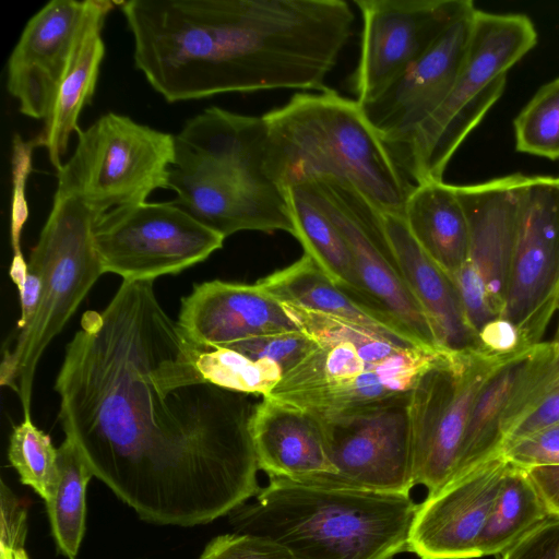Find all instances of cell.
<instances>
[{
	"mask_svg": "<svg viewBox=\"0 0 559 559\" xmlns=\"http://www.w3.org/2000/svg\"><path fill=\"white\" fill-rule=\"evenodd\" d=\"M154 281L84 312L55 381L59 418L94 476L143 521L195 526L260 491L251 394L202 376Z\"/></svg>",
	"mask_w": 559,
	"mask_h": 559,
	"instance_id": "cell-1",
	"label": "cell"
},
{
	"mask_svg": "<svg viewBox=\"0 0 559 559\" xmlns=\"http://www.w3.org/2000/svg\"><path fill=\"white\" fill-rule=\"evenodd\" d=\"M134 64L167 102L325 88L353 31L343 0H129Z\"/></svg>",
	"mask_w": 559,
	"mask_h": 559,
	"instance_id": "cell-2",
	"label": "cell"
},
{
	"mask_svg": "<svg viewBox=\"0 0 559 559\" xmlns=\"http://www.w3.org/2000/svg\"><path fill=\"white\" fill-rule=\"evenodd\" d=\"M174 143L168 189L178 206L225 238L242 230L295 237L286 191L266 168L262 116L212 106L187 120Z\"/></svg>",
	"mask_w": 559,
	"mask_h": 559,
	"instance_id": "cell-3",
	"label": "cell"
},
{
	"mask_svg": "<svg viewBox=\"0 0 559 559\" xmlns=\"http://www.w3.org/2000/svg\"><path fill=\"white\" fill-rule=\"evenodd\" d=\"M269 479L231 512L237 533L267 537L304 559H391L407 549L418 507L409 493Z\"/></svg>",
	"mask_w": 559,
	"mask_h": 559,
	"instance_id": "cell-4",
	"label": "cell"
},
{
	"mask_svg": "<svg viewBox=\"0 0 559 559\" xmlns=\"http://www.w3.org/2000/svg\"><path fill=\"white\" fill-rule=\"evenodd\" d=\"M262 118L267 130L266 168L282 189L333 178L352 185L381 212L404 216L415 185L357 100L325 87L296 93Z\"/></svg>",
	"mask_w": 559,
	"mask_h": 559,
	"instance_id": "cell-5",
	"label": "cell"
},
{
	"mask_svg": "<svg viewBox=\"0 0 559 559\" xmlns=\"http://www.w3.org/2000/svg\"><path fill=\"white\" fill-rule=\"evenodd\" d=\"M317 347L266 397L319 418L378 406L412 393L445 350L408 346L355 323L282 304Z\"/></svg>",
	"mask_w": 559,
	"mask_h": 559,
	"instance_id": "cell-6",
	"label": "cell"
},
{
	"mask_svg": "<svg viewBox=\"0 0 559 559\" xmlns=\"http://www.w3.org/2000/svg\"><path fill=\"white\" fill-rule=\"evenodd\" d=\"M96 221V215L76 198L55 194L31 251L27 264L41 278L40 300L32 320L8 337L0 362V384L19 397L24 418H31L40 357L104 274L93 241Z\"/></svg>",
	"mask_w": 559,
	"mask_h": 559,
	"instance_id": "cell-7",
	"label": "cell"
},
{
	"mask_svg": "<svg viewBox=\"0 0 559 559\" xmlns=\"http://www.w3.org/2000/svg\"><path fill=\"white\" fill-rule=\"evenodd\" d=\"M536 43L528 16L476 10L466 59L451 93L405 142L389 148L411 182L443 180L459 146L501 97L508 70Z\"/></svg>",
	"mask_w": 559,
	"mask_h": 559,
	"instance_id": "cell-8",
	"label": "cell"
},
{
	"mask_svg": "<svg viewBox=\"0 0 559 559\" xmlns=\"http://www.w3.org/2000/svg\"><path fill=\"white\" fill-rule=\"evenodd\" d=\"M71 157L57 170L55 194L74 197L97 219L107 212L146 202L168 189L174 135L116 112L78 130Z\"/></svg>",
	"mask_w": 559,
	"mask_h": 559,
	"instance_id": "cell-9",
	"label": "cell"
},
{
	"mask_svg": "<svg viewBox=\"0 0 559 559\" xmlns=\"http://www.w3.org/2000/svg\"><path fill=\"white\" fill-rule=\"evenodd\" d=\"M513 357L475 349L443 352L421 374L408 405L415 486H424L431 495L460 476L464 435L476 397L492 373Z\"/></svg>",
	"mask_w": 559,
	"mask_h": 559,
	"instance_id": "cell-10",
	"label": "cell"
},
{
	"mask_svg": "<svg viewBox=\"0 0 559 559\" xmlns=\"http://www.w3.org/2000/svg\"><path fill=\"white\" fill-rule=\"evenodd\" d=\"M225 237L173 202H142L102 215L93 241L104 273L154 281L206 260Z\"/></svg>",
	"mask_w": 559,
	"mask_h": 559,
	"instance_id": "cell-11",
	"label": "cell"
},
{
	"mask_svg": "<svg viewBox=\"0 0 559 559\" xmlns=\"http://www.w3.org/2000/svg\"><path fill=\"white\" fill-rule=\"evenodd\" d=\"M559 308V176H524L501 318L528 346L540 340Z\"/></svg>",
	"mask_w": 559,
	"mask_h": 559,
	"instance_id": "cell-12",
	"label": "cell"
},
{
	"mask_svg": "<svg viewBox=\"0 0 559 559\" xmlns=\"http://www.w3.org/2000/svg\"><path fill=\"white\" fill-rule=\"evenodd\" d=\"M301 183L348 245L373 306L403 324L427 347L442 350L404 278L381 211L348 182L320 178Z\"/></svg>",
	"mask_w": 559,
	"mask_h": 559,
	"instance_id": "cell-13",
	"label": "cell"
},
{
	"mask_svg": "<svg viewBox=\"0 0 559 559\" xmlns=\"http://www.w3.org/2000/svg\"><path fill=\"white\" fill-rule=\"evenodd\" d=\"M409 397L320 418L335 473L313 481L409 493L415 486Z\"/></svg>",
	"mask_w": 559,
	"mask_h": 559,
	"instance_id": "cell-14",
	"label": "cell"
},
{
	"mask_svg": "<svg viewBox=\"0 0 559 559\" xmlns=\"http://www.w3.org/2000/svg\"><path fill=\"white\" fill-rule=\"evenodd\" d=\"M362 17L360 53L353 74L358 103L374 98L420 58L461 16L471 0H356Z\"/></svg>",
	"mask_w": 559,
	"mask_h": 559,
	"instance_id": "cell-15",
	"label": "cell"
},
{
	"mask_svg": "<svg viewBox=\"0 0 559 559\" xmlns=\"http://www.w3.org/2000/svg\"><path fill=\"white\" fill-rule=\"evenodd\" d=\"M476 10L455 21L374 98L359 103L388 148L405 142L451 93L466 59Z\"/></svg>",
	"mask_w": 559,
	"mask_h": 559,
	"instance_id": "cell-16",
	"label": "cell"
},
{
	"mask_svg": "<svg viewBox=\"0 0 559 559\" xmlns=\"http://www.w3.org/2000/svg\"><path fill=\"white\" fill-rule=\"evenodd\" d=\"M510 462L488 459L418 504L407 550L420 559L477 558V545Z\"/></svg>",
	"mask_w": 559,
	"mask_h": 559,
	"instance_id": "cell-17",
	"label": "cell"
},
{
	"mask_svg": "<svg viewBox=\"0 0 559 559\" xmlns=\"http://www.w3.org/2000/svg\"><path fill=\"white\" fill-rule=\"evenodd\" d=\"M85 8L86 0H51L26 23L7 63V88L23 115L47 117Z\"/></svg>",
	"mask_w": 559,
	"mask_h": 559,
	"instance_id": "cell-18",
	"label": "cell"
},
{
	"mask_svg": "<svg viewBox=\"0 0 559 559\" xmlns=\"http://www.w3.org/2000/svg\"><path fill=\"white\" fill-rule=\"evenodd\" d=\"M177 322L191 343L211 348L299 330L283 305L258 282L197 284L182 298Z\"/></svg>",
	"mask_w": 559,
	"mask_h": 559,
	"instance_id": "cell-19",
	"label": "cell"
},
{
	"mask_svg": "<svg viewBox=\"0 0 559 559\" xmlns=\"http://www.w3.org/2000/svg\"><path fill=\"white\" fill-rule=\"evenodd\" d=\"M523 178L524 175L513 174L455 186L469 224L467 261L480 274L498 318L504 309Z\"/></svg>",
	"mask_w": 559,
	"mask_h": 559,
	"instance_id": "cell-20",
	"label": "cell"
},
{
	"mask_svg": "<svg viewBox=\"0 0 559 559\" xmlns=\"http://www.w3.org/2000/svg\"><path fill=\"white\" fill-rule=\"evenodd\" d=\"M251 435L259 468L269 478L313 480L335 473L322 420L309 412L263 396Z\"/></svg>",
	"mask_w": 559,
	"mask_h": 559,
	"instance_id": "cell-21",
	"label": "cell"
},
{
	"mask_svg": "<svg viewBox=\"0 0 559 559\" xmlns=\"http://www.w3.org/2000/svg\"><path fill=\"white\" fill-rule=\"evenodd\" d=\"M383 224L404 278L425 311L438 346L447 352L477 350L454 281L420 248L404 216L381 212Z\"/></svg>",
	"mask_w": 559,
	"mask_h": 559,
	"instance_id": "cell-22",
	"label": "cell"
},
{
	"mask_svg": "<svg viewBox=\"0 0 559 559\" xmlns=\"http://www.w3.org/2000/svg\"><path fill=\"white\" fill-rule=\"evenodd\" d=\"M119 2L86 0L66 70L56 90L39 136L51 165L58 170L67 153L69 140L80 129L79 117L95 92L105 56L103 27L109 12Z\"/></svg>",
	"mask_w": 559,
	"mask_h": 559,
	"instance_id": "cell-23",
	"label": "cell"
},
{
	"mask_svg": "<svg viewBox=\"0 0 559 559\" xmlns=\"http://www.w3.org/2000/svg\"><path fill=\"white\" fill-rule=\"evenodd\" d=\"M258 283L281 304L355 323L404 345L427 347L394 318L366 305L335 285L306 253L293 264L259 280Z\"/></svg>",
	"mask_w": 559,
	"mask_h": 559,
	"instance_id": "cell-24",
	"label": "cell"
},
{
	"mask_svg": "<svg viewBox=\"0 0 559 559\" xmlns=\"http://www.w3.org/2000/svg\"><path fill=\"white\" fill-rule=\"evenodd\" d=\"M405 223L420 248L453 280L469 254V224L455 186L430 181L414 187Z\"/></svg>",
	"mask_w": 559,
	"mask_h": 559,
	"instance_id": "cell-25",
	"label": "cell"
},
{
	"mask_svg": "<svg viewBox=\"0 0 559 559\" xmlns=\"http://www.w3.org/2000/svg\"><path fill=\"white\" fill-rule=\"evenodd\" d=\"M540 348L542 343L514 356L501 365L481 388L464 435L460 476L502 452L513 401L532 370Z\"/></svg>",
	"mask_w": 559,
	"mask_h": 559,
	"instance_id": "cell-26",
	"label": "cell"
},
{
	"mask_svg": "<svg viewBox=\"0 0 559 559\" xmlns=\"http://www.w3.org/2000/svg\"><path fill=\"white\" fill-rule=\"evenodd\" d=\"M286 194L295 225V238L304 247L305 253L317 262L335 285L378 309L359 278L348 245L330 217L311 199L305 186L293 185L286 189Z\"/></svg>",
	"mask_w": 559,
	"mask_h": 559,
	"instance_id": "cell-27",
	"label": "cell"
},
{
	"mask_svg": "<svg viewBox=\"0 0 559 559\" xmlns=\"http://www.w3.org/2000/svg\"><path fill=\"white\" fill-rule=\"evenodd\" d=\"M549 518L526 471L510 463L477 545V558L506 552Z\"/></svg>",
	"mask_w": 559,
	"mask_h": 559,
	"instance_id": "cell-28",
	"label": "cell"
},
{
	"mask_svg": "<svg viewBox=\"0 0 559 559\" xmlns=\"http://www.w3.org/2000/svg\"><path fill=\"white\" fill-rule=\"evenodd\" d=\"M58 485L46 507L58 550L75 559L85 533L86 487L94 474L79 447L67 437L58 448Z\"/></svg>",
	"mask_w": 559,
	"mask_h": 559,
	"instance_id": "cell-29",
	"label": "cell"
},
{
	"mask_svg": "<svg viewBox=\"0 0 559 559\" xmlns=\"http://www.w3.org/2000/svg\"><path fill=\"white\" fill-rule=\"evenodd\" d=\"M193 346L198 369L205 380L221 388L263 397L283 377L276 364L251 359L233 348Z\"/></svg>",
	"mask_w": 559,
	"mask_h": 559,
	"instance_id": "cell-30",
	"label": "cell"
},
{
	"mask_svg": "<svg viewBox=\"0 0 559 559\" xmlns=\"http://www.w3.org/2000/svg\"><path fill=\"white\" fill-rule=\"evenodd\" d=\"M8 459L22 484L31 486L45 502L52 498L59 480L58 449L31 418L13 428Z\"/></svg>",
	"mask_w": 559,
	"mask_h": 559,
	"instance_id": "cell-31",
	"label": "cell"
},
{
	"mask_svg": "<svg viewBox=\"0 0 559 559\" xmlns=\"http://www.w3.org/2000/svg\"><path fill=\"white\" fill-rule=\"evenodd\" d=\"M513 126L518 152L559 158V78L535 93Z\"/></svg>",
	"mask_w": 559,
	"mask_h": 559,
	"instance_id": "cell-32",
	"label": "cell"
},
{
	"mask_svg": "<svg viewBox=\"0 0 559 559\" xmlns=\"http://www.w3.org/2000/svg\"><path fill=\"white\" fill-rule=\"evenodd\" d=\"M225 347L254 360L263 359L276 364L285 374L306 358L317 347V343L301 330H296L255 336Z\"/></svg>",
	"mask_w": 559,
	"mask_h": 559,
	"instance_id": "cell-33",
	"label": "cell"
},
{
	"mask_svg": "<svg viewBox=\"0 0 559 559\" xmlns=\"http://www.w3.org/2000/svg\"><path fill=\"white\" fill-rule=\"evenodd\" d=\"M36 147H41L38 135L24 140L19 133H14L11 157L12 199L10 219V238L14 254L22 253L21 235L28 218L26 182L33 168L32 158Z\"/></svg>",
	"mask_w": 559,
	"mask_h": 559,
	"instance_id": "cell-34",
	"label": "cell"
},
{
	"mask_svg": "<svg viewBox=\"0 0 559 559\" xmlns=\"http://www.w3.org/2000/svg\"><path fill=\"white\" fill-rule=\"evenodd\" d=\"M200 559H304L267 537L233 533L213 538Z\"/></svg>",
	"mask_w": 559,
	"mask_h": 559,
	"instance_id": "cell-35",
	"label": "cell"
},
{
	"mask_svg": "<svg viewBox=\"0 0 559 559\" xmlns=\"http://www.w3.org/2000/svg\"><path fill=\"white\" fill-rule=\"evenodd\" d=\"M0 513V559H15V554L25 550L27 510L3 480Z\"/></svg>",
	"mask_w": 559,
	"mask_h": 559,
	"instance_id": "cell-36",
	"label": "cell"
},
{
	"mask_svg": "<svg viewBox=\"0 0 559 559\" xmlns=\"http://www.w3.org/2000/svg\"><path fill=\"white\" fill-rule=\"evenodd\" d=\"M559 423V381L510 428L502 450L551 425Z\"/></svg>",
	"mask_w": 559,
	"mask_h": 559,
	"instance_id": "cell-37",
	"label": "cell"
},
{
	"mask_svg": "<svg viewBox=\"0 0 559 559\" xmlns=\"http://www.w3.org/2000/svg\"><path fill=\"white\" fill-rule=\"evenodd\" d=\"M508 461L521 467L545 465L559 453V423L551 425L502 450Z\"/></svg>",
	"mask_w": 559,
	"mask_h": 559,
	"instance_id": "cell-38",
	"label": "cell"
},
{
	"mask_svg": "<svg viewBox=\"0 0 559 559\" xmlns=\"http://www.w3.org/2000/svg\"><path fill=\"white\" fill-rule=\"evenodd\" d=\"M502 559H559V520L547 519L534 527Z\"/></svg>",
	"mask_w": 559,
	"mask_h": 559,
	"instance_id": "cell-39",
	"label": "cell"
},
{
	"mask_svg": "<svg viewBox=\"0 0 559 559\" xmlns=\"http://www.w3.org/2000/svg\"><path fill=\"white\" fill-rule=\"evenodd\" d=\"M477 343L478 352L495 357H513L533 347L526 345L511 321L501 317L488 321L478 331Z\"/></svg>",
	"mask_w": 559,
	"mask_h": 559,
	"instance_id": "cell-40",
	"label": "cell"
},
{
	"mask_svg": "<svg viewBox=\"0 0 559 559\" xmlns=\"http://www.w3.org/2000/svg\"><path fill=\"white\" fill-rule=\"evenodd\" d=\"M550 518L559 520V464L523 467Z\"/></svg>",
	"mask_w": 559,
	"mask_h": 559,
	"instance_id": "cell-41",
	"label": "cell"
},
{
	"mask_svg": "<svg viewBox=\"0 0 559 559\" xmlns=\"http://www.w3.org/2000/svg\"><path fill=\"white\" fill-rule=\"evenodd\" d=\"M41 294V278L35 271L28 270L23 288L19 292L21 316L15 329L24 328L35 314Z\"/></svg>",
	"mask_w": 559,
	"mask_h": 559,
	"instance_id": "cell-42",
	"label": "cell"
},
{
	"mask_svg": "<svg viewBox=\"0 0 559 559\" xmlns=\"http://www.w3.org/2000/svg\"><path fill=\"white\" fill-rule=\"evenodd\" d=\"M28 273V264L23 258L22 253H17L13 255V260L10 267V276L20 292L26 281Z\"/></svg>",
	"mask_w": 559,
	"mask_h": 559,
	"instance_id": "cell-43",
	"label": "cell"
},
{
	"mask_svg": "<svg viewBox=\"0 0 559 559\" xmlns=\"http://www.w3.org/2000/svg\"><path fill=\"white\" fill-rule=\"evenodd\" d=\"M15 559H29L26 550H22L15 555Z\"/></svg>",
	"mask_w": 559,
	"mask_h": 559,
	"instance_id": "cell-44",
	"label": "cell"
}]
</instances>
